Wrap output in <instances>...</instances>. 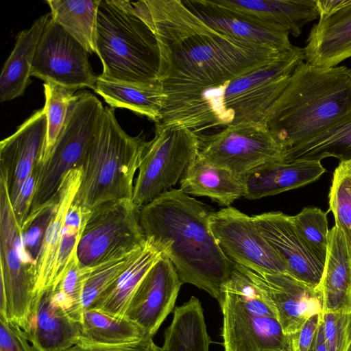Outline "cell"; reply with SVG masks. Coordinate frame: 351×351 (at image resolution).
Segmentation results:
<instances>
[{
	"label": "cell",
	"instance_id": "cell-32",
	"mask_svg": "<svg viewBox=\"0 0 351 351\" xmlns=\"http://www.w3.org/2000/svg\"><path fill=\"white\" fill-rule=\"evenodd\" d=\"M145 336L141 328L125 317L117 318L88 308L84 311L82 335L77 343L124 344L139 341Z\"/></svg>",
	"mask_w": 351,
	"mask_h": 351
},
{
	"label": "cell",
	"instance_id": "cell-22",
	"mask_svg": "<svg viewBox=\"0 0 351 351\" xmlns=\"http://www.w3.org/2000/svg\"><path fill=\"white\" fill-rule=\"evenodd\" d=\"M304 60L330 68L351 57V3L335 14L319 19L311 28L303 48Z\"/></svg>",
	"mask_w": 351,
	"mask_h": 351
},
{
	"label": "cell",
	"instance_id": "cell-40",
	"mask_svg": "<svg viewBox=\"0 0 351 351\" xmlns=\"http://www.w3.org/2000/svg\"><path fill=\"white\" fill-rule=\"evenodd\" d=\"M0 351H36L24 330L0 317Z\"/></svg>",
	"mask_w": 351,
	"mask_h": 351
},
{
	"label": "cell",
	"instance_id": "cell-28",
	"mask_svg": "<svg viewBox=\"0 0 351 351\" xmlns=\"http://www.w3.org/2000/svg\"><path fill=\"white\" fill-rule=\"evenodd\" d=\"M93 90L112 108H127L155 123L166 98L161 83L136 85L108 80L100 75Z\"/></svg>",
	"mask_w": 351,
	"mask_h": 351
},
{
	"label": "cell",
	"instance_id": "cell-31",
	"mask_svg": "<svg viewBox=\"0 0 351 351\" xmlns=\"http://www.w3.org/2000/svg\"><path fill=\"white\" fill-rule=\"evenodd\" d=\"M101 0H47L51 19L90 54L97 53L96 32Z\"/></svg>",
	"mask_w": 351,
	"mask_h": 351
},
{
	"label": "cell",
	"instance_id": "cell-21",
	"mask_svg": "<svg viewBox=\"0 0 351 351\" xmlns=\"http://www.w3.org/2000/svg\"><path fill=\"white\" fill-rule=\"evenodd\" d=\"M325 168L318 160H280L265 164L243 177L245 198L258 199L317 180Z\"/></svg>",
	"mask_w": 351,
	"mask_h": 351
},
{
	"label": "cell",
	"instance_id": "cell-33",
	"mask_svg": "<svg viewBox=\"0 0 351 351\" xmlns=\"http://www.w3.org/2000/svg\"><path fill=\"white\" fill-rule=\"evenodd\" d=\"M145 243L139 247L120 252L94 265L87 267L88 274L82 295L84 309L88 308L134 261Z\"/></svg>",
	"mask_w": 351,
	"mask_h": 351
},
{
	"label": "cell",
	"instance_id": "cell-4",
	"mask_svg": "<svg viewBox=\"0 0 351 351\" xmlns=\"http://www.w3.org/2000/svg\"><path fill=\"white\" fill-rule=\"evenodd\" d=\"M96 47L102 77L136 85L160 83L158 41L132 1L101 0Z\"/></svg>",
	"mask_w": 351,
	"mask_h": 351
},
{
	"label": "cell",
	"instance_id": "cell-41",
	"mask_svg": "<svg viewBox=\"0 0 351 351\" xmlns=\"http://www.w3.org/2000/svg\"><path fill=\"white\" fill-rule=\"evenodd\" d=\"M64 351H160L153 337L145 336L139 341L124 344L77 343Z\"/></svg>",
	"mask_w": 351,
	"mask_h": 351
},
{
	"label": "cell",
	"instance_id": "cell-29",
	"mask_svg": "<svg viewBox=\"0 0 351 351\" xmlns=\"http://www.w3.org/2000/svg\"><path fill=\"white\" fill-rule=\"evenodd\" d=\"M208 335L199 300L192 296L176 307L170 325L165 332L160 351H209Z\"/></svg>",
	"mask_w": 351,
	"mask_h": 351
},
{
	"label": "cell",
	"instance_id": "cell-17",
	"mask_svg": "<svg viewBox=\"0 0 351 351\" xmlns=\"http://www.w3.org/2000/svg\"><path fill=\"white\" fill-rule=\"evenodd\" d=\"M47 137L44 108L36 110L11 136L0 143V171L12 204L43 154Z\"/></svg>",
	"mask_w": 351,
	"mask_h": 351
},
{
	"label": "cell",
	"instance_id": "cell-8",
	"mask_svg": "<svg viewBox=\"0 0 351 351\" xmlns=\"http://www.w3.org/2000/svg\"><path fill=\"white\" fill-rule=\"evenodd\" d=\"M0 317L26 328L35 298L36 264L26 252L5 178L0 176Z\"/></svg>",
	"mask_w": 351,
	"mask_h": 351
},
{
	"label": "cell",
	"instance_id": "cell-10",
	"mask_svg": "<svg viewBox=\"0 0 351 351\" xmlns=\"http://www.w3.org/2000/svg\"><path fill=\"white\" fill-rule=\"evenodd\" d=\"M199 156L243 178L265 164L285 160L286 152L263 122L231 125L219 132L197 134Z\"/></svg>",
	"mask_w": 351,
	"mask_h": 351
},
{
	"label": "cell",
	"instance_id": "cell-12",
	"mask_svg": "<svg viewBox=\"0 0 351 351\" xmlns=\"http://www.w3.org/2000/svg\"><path fill=\"white\" fill-rule=\"evenodd\" d=\"M210 230L234 263L263 273H287V265L258 228L253 217L228 206L209 217Z\"/></svg>",
	"mask_w": 351,
	"mask_h": 351
},
{
	"label": "cell",
	"instance_id": "cell-25",
	"mask_svg": "<svg viewBox=\"0 0 351 351\" xmlns=\"http://www.w3.org/2000/svg\"><path fill=\"white\" fill-rule=\"evenodd\" d=\"M51 17L47 13L32 26L20 32L14 47L5 62L0 75V102L12 100L23 95L29 83L34 54L45 25Z\"/></svg>",
	"mask_w": 351,
	"mask_h": 351
},
{
	"label": "cell",
	"instance_id": "cell-9",
	"mask_svg": "<svg viewBox=\"0 0 351 351\" xmlns=\"http://www.w3.org/2000/svg\"><path fill=\"white\" fill-rule=\"evenodd\" d=\"M199 154L197 134L181 127L155 125L134 180L132 200L140 208L171 190Z\"/></svg>",
	"mask_w": 351,
	"mask_h": 351
},
{
	"label": "cell",
	"instance_id": "cell-34",
	"mask_svg": "<svg viewBox=\"0 0 351 351\" xmlns=\"http://www.w3.org/2000/svg\"><path fill=\"white\" fill-rule=\"evenodd\" d=\"M45 104L44 110L47 118V137L40 159L41 165L49 158L64 125L71 101L76 89L46 82L43 84Z\"/></svg>",
	"mask_w": 351,
	"mask_h": 351
},
{
	"label": "cell",
	"instance_id": "cell-43",
	"mask_svg": "<svg viewBox=\"0 0 351 351\" xmlns=\"http://www.w3.org/2000/svg\"><path fill=\"white\" fill-rule=\"evenodd\" d=\"M322 318V313L309 317L301 328L289 335L292 351H308L312 346Z\"/></svg>",
	"mask_w": 351,
	"mask_h": 351
},
{
	"label": "cell",
	"instance_id": "cell-7",
	"mask_svg": "<svg viewBox=\"0 0 351 351\" xmlns=\"http://www.w3.org/2000/svg\"><path fill=\"white\" fill-rule=\"evenodd\" d=\"M104 108L97 97L87 90L73 96L64 125L49 158L43 165H37L38 179L26 221L53 201L68 171L82 167Z\"/></svg>",
	"mask_w": 351,
	"mask_h": 351
},
{
	"label": "cell",
	"instance_id": "cell-2",
	"mask_svg": "<svg viewBox=\"0 0 351 351\" xmlns=\"http://www.w3.org/2000/svg\"><path fill=\"white\" fill-rule=\"evenodd\" d=\"M206 205L173 189L139 208V221L149 243L175 267L182 284L207 292L219 303L234 267L209 226Z\"/></svg>",
	"mask_w": 351,
	"mask_h": 351
},
{
	"label": "cell",
	"instance_id": "cell-39",
	"mask_svg": "<svg viewBox=\"0 0 351 351\" xmlns=\"http://www.w3.org/2000/svg\"><path fill=\"white\" fill-rule=\"evenodd\" d=\"M55 197L40 212L21 226L24 246L26 252L36 264L44 237L51 217Z\"/></svg>",
	"mask_w": 351,
	"mask_h": 351
},
{
	"label": "cell",
	"instance_id": "cell-36",
	"mask_svg": "<svg viewBox=\"0 0 351 351\" xmlns=\"http://www.w3.org/2000/svg\"><path fill=\"white\" fill-rule=\"evenodd\" d=\"M291 219L308 249L324 265L330 235L327 213L318 208L306 207Z\"/></svg>",
	"mask_w": 351,
	"mask_h": 351
},
{
	"label": "cell",
	"instance_id": "cell-5",
	"mask_svg": "<svg viewBox=\"0 0 351 351\" xmlns=\"http://www.w3.org/2000/svg\"><path fill=\"white\" fill-rule=\"evenodd\" d=\"M147 141L141 134L128 135L112 108H104L101 120L87 152L74 202L88 210L104 203L132 199L134 176Z\"/></svg>",
	"mask_w": 351,
	"mask_h": 351
},
{
	"label": "cell",
	"instance_id": "cell-42",
	"mask_svg": "<svg viewBox=\"0 0 351 351\" xmlns=\"http://www.w3.org/2000/svg\"><path fill=\"white\" fill-rule=\"evenodd\" d=\"M38 173V167L36 165L32 173L23 183L16 199L12 204L16 218L21 227L29 211L37 182Z\"/></svg>",
	"mask_w": 351,
	"mask_h": 351
},
{
	"label": "cell",
	"instance_id": "cell-20",
	"mask_svg": "<svg viewBox=\"0 0 351 351\" xmlns=\"http://www.w3.org/2000/svg\"><path fill=\"white\" fill-rule=\"evenodd\" d=\"M82 168L68 171L62 178L55 195L47 226L35 267V296L56 287V267L62 231L68 211L80 186Z\"/></svg>",
	"mask_w": 351,
	"mask_h": 351
},
{
	"label": "cell",
	"instance_id": "cell-27",
	"mask_svg": "<svg viewBox=\"0 0 351 351\" xmlns=\"http://www.w3.org/2000/svg\"><path fill=\"white\" fill-rule=\"evenodd\" d=\"M163 255L158 248L146 240L134 261L88 308L117 318H124L127 307L138 286Z\"/></svg>",
	"mask_w": 351,
	"mask_h": 351
},
{
	"label": "cell",
	"instance_id": "cell-18",
	"mask_svg": "<svg viewBox=\"0 0 351 351\" xmlns=\"http://www.w3.org/2000/svg\"><path fill=\"white\" fill-rule=\"evenodd\" d=\"M252 217L261 234L286 263L287 273L313 288L319 287L324 265L304 242L291 216L268 212Z\"/></svg>",
	"mask_w": 351,
	"mask_h": 351
},
{
	"label": "cell",
	"instance_id": "cell-26",
	"mask_svg": "<svg viewBox=\"0 0 351 351\" xmlns=\"http://www.w3.org/2000/svg\"><path fill=\"white\" fill-rule=\"evenodd\" d=\"M219 4L260 20L279 25L295 37L319 16L315 0H215Z\"/></svg>",
	"mask_w": 351,
	"mask_h": 351
},
{
	"label": "cell",
	"instance_id": "cell-44",
	"mask_svg": "<svg viewBox=\"0 0 351 351\" xmlns=\"http://www.w3.org/2000/svg\"><path fill=\"white\" fill-rule=\"evenodd\" d=\"M351 3V0H315L319 19L330 16Z\"/></svg>",
	"mask_w": 351,
	"mask_h": 351
},
{
	"label": "cell",
	"instance_id": "cell-30",
	"mask_svg": "<svg viewBox=\"0 0 351 351\" xmlns=\"http://www.w3.org/2000/svg\"><path fill=\"white\" fill-rule=\"evenodd\" d=\"M335 157L351 162V112L286 152L285 160H318Z\"/></svg>",
	"mask_w": 351,
	"mask_h": 351
},
{
	"label": "cell",
	"instance_id": "cell-19",
	"mask_svg": "<svg viewBox=\"0 0 351 351\" xmlns=\"http://www.w3.org/2000/svg\"><path fill=\"white\" fill-rule=\"evenodd\" d=\"M24 332L36 351H64L77 343L82 326L69 317L49 289L35 296Z\"/></svg>",
	"mask_w": 351,
	"mask_h": 351
},
{
	"label": "cell",
	"instance_id": "cell-37",
	"mask_svg": "<svg viewBox=\"0 0 351 351\" xmlns=\"http://www.w3.org/2000/svg\"><path fill=\"white\" fill-rule=\"evenodd\" d=\"M87 274L88 267L80 265L76 255L54 289L58 303L69 317L81 326L84 311L82 295Z\"/></svg>",
	"mask_w": 351,
	"mask_h": 351
},
{
	"label": "cell",
	"instance_id": "cell-11",
	"mask_svg": "<svg viewBox=\"0 0 351 351\" xmlns=\"http://www.w3.org/2000/svg\"><path fill=\"white\" fill-rule=\"evenodd\" d=\"M139 208L132 199L104 203L93 208L84 226L77 250L82 267H90L146 241L139 221Z\"/></svg>",
	"mask_w": 351,
	"mask_h": 351
},
{
	"label": "cell",
	"instance_id": "cell-3",
	"mask_svg": "<svg viewBox=\"0 0 351 351\" xmlns=\"http://www.w3.org/2000/svg\"><path fill=\"white\" fill-rule=\"evenodd\" d=\"M351 112V69L300 64L263 122L287 152Z\"/></svg>",
	"mask_w": 351,
	"mask_h": 351
},
{
	"label": "cell",
	"instance_id": "cell-24",
	"mask_svg": "<svg viewBox=\"0 0 351 351\" xmlns=\"http://www.w3.org/2000/svg\"><path fill=\"white\" fill-rule=\"evenodd\" d=\"M180 184V189L189 195L208 197L226 207L245 195L243 178L208 162L199 154Z\"/></svg>",
	"mask_w": 351,
	"mask_h": 351
},
{
	"label": "cell",
	"instance_id": "cell-1",
	"mask_svg": "<svg viewBox=\"0 0 351 351\" xmlns=\"http://www.w3.org/2000/svg\"><path fill=\"white\" fill-rule=\"evenodd\" d=\"M132 3L156 36L162 86L218 84L269 64L284 53L250 45L216 31L181 0Z\"/></svg>",
	"mask_w": 351,
	"mask_h": 351
},
{
	"label": "cell",
	"instance_id": "cell-16",
	"mask_svg": "<svg viewBox=\"0 0 351 351\" xmlns=\"http://www.w3.org/2000/svg\"><path fill=\"white\" fill-rule=\"evenodd\" d=\"M184 5L216 31L241 42L279 52L293 46L285 27L241 13L215 0H184Z\"/></svg>",
	"mask_w": 351,
	"mask_h": 351
},
{
	"label": "cell",
	"instance_id": "cell-14",
	"mask_svg": "<svg viewBox=\"0 0 351 351\" xmlns=\"http://www.w3.org/2000/svg\"><path fill=\"white\" fill-rule=\"evenodd\" d=\"M243 267L275 311L287 335L298 330L312 315L322 313L320 287L313 288L288 273H263Z\"/></svg>",
	"mask_w": 351,
	"mask_h": 351
},
{
	"label": "cell",
	"instance_id": "cell-13",
	"mask_svg": "<svg viewBox=\"0 0 351 351\" xmlns=\"http://www.w3.org/2000/svg\"><path fill=\"white\" fill-rule=\"evenodd\" d=\"M31 76L74 89H94V73L85 48L51 16L40 38L33 59Z\"/></svg>",
	"mask_w": 351,
	"mask_h": 351
},
{
	"label": "cell",
	"instance_id": "cell-35",
	"mask_svg": "<svg viewBox=\"0 0 351 351\" xmlns=\"http://www.w3.org/2000/svg\"><path fill=\"white\" fill-rule=\"evenodd\" d=\"M329 206L335 226L343 232L351 253V162H340L335 169Z\"/></svg>",
	"mask_w": 351,
	"mask_h": 351
},
{
	"label": "cell",
	"instance_id": "cell-6",
	"mask_svg": "<svg viewBox=\"0 0 351 351\" xmlns=\"http://www.w3.org/2000/svg\"><path fill=\"white\" fill-rule=\"evenodd\" d=\"M219 304L224 351H292L275 311L242 266L234 264Z\"/></svg>",
	"mask_w": 351,
	"mask_h": 351
},
{
	"label": "cell",
	"instance_id": "cell-45",
	"mask_svg": "<svg viewBox=\"0 0 351 351\" xmlns=\"http://www.w3.org/2000/svg\"><path fill=\"white\" fill-rule=\"evenodd\" d=\"M308 351H327L322 318L319 325L315 339Z\"/></svg>",
	"mask_w": 351,
	"mask_h": 351
},
{
	"label": "cell",
	"instance_id": "cell-15",
	"mask_svg": "<svg viewBox=\"0 0 351 351\" xmlns=\"http://www.w3.org/2000/svg\"><path fill=\"white\" fill-rule=\"evenodd\" d=\"M182 285L173 263L163 255L141 280L124 317L153 337L173 310Z\"/></svg>",
	"mask_w": 351,
	"mask_h": 351
},
{
	"label": "cell",
	"instance_id": "cell-38",
	"mask_svg": "<svg viewBox=\"0 0 351 351\" xmlns=\"http://www.w3.org/2000/svg\"><path fill=\"white\" fill-rule=\"evenodd\" d=\"M327 351H351V313L322 312Z\"/></svg>",
	"mask_w": 351,
	"mask_h": 351
},
{
	"label": "cell",
	"instance_id": "cell-23",
	"mask_svg": "<svg viewBox=\"0 0 351 351\" xmlns=\"http://www.w3.org/2000/svg\"><path fill=\"white\" fill-rule=\"evenodd\" d=\"M322 312L351 313V253L343 232L330 230L323 276Z\"/></svg>",
	"mask_w": 351,
	"mask_h": 351
}]
</instances>
